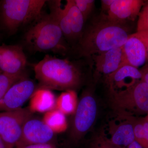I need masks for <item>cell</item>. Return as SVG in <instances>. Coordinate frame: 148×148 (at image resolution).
Listing matches in <instances>:
<instances>
[{
	"label": "cell",
	"instance_id": "cell-1",
	"mask_svg": "<svg viewBox=\"0 0 148 148\" xmlns=\"http://www.w3.org/2000/svg\"><path fill=\"white\" fill-rule=\"evenodd\" d=\"M35 77L41 87L60 90H74L81 83L80 71L66 59L45 56L34 66Z\"/></svg>",
	"mask_w": 148,
	"mask_h": 148
},
{
	"label": "cell",
	"instance_id": "cell-2",
	"mask_svg": "<svg viewBox=\"0 0 148 148\" xmlns=\"http://www.w3.org/2000/svg\"><path fill=\"white\" fill-rule=\"evenodd\" d=\"M129 35L123 25L111 22L104 16L83 33L79 40L80 54L89 56L121 47Z\"/></svg>",
	"mask_w": 148,
	"mask_h": 148
},
{
	"label": "cell",
	"instance_id": "cell-3",
	"mask_svg": "<svg viewBox=\"0 0 148 148\" xmlns=\"http://www.w3.org/2000/svg\"><path fill=\"white\" fill-rule=\"evenodd\" d=\"M24 40L33 51L65 54L69 47L62 31L50 14H42L33 22Z\"/></svg>",
	"mask_w": 148,
	"mask_h": 148
},
{
	"label": "cell",
	"instance_id": "cell-4",
	"mask_svg": "<svg viewBox=\"0 0 148 148\" xmlns=\"http://www.w3.org/2000/svg\"><path fill=\"white\" fill-rule=\"evenodd\" d=\"M45 0H3L0 2V22L10 34L21 26L34 22L41 14Z\"/></svg>",
	"mask_w": 148,
	"mask_h": 148
},
{
	"label": "cell",
	"instance_id": "cell-5",
	"mask_svg": "<svg viewBox=\"0 0 148 148\" xmlns=\"http://www.w3.org/2000/svg\"><path fill=\"white\" fill-rule=\"evenodd\" d=\"M111 104L122 117H134L148 113V85L142 80L131 86L112 92Z\"/></svg>",
	"mask_w": 148,
	"mask_h": 148
},
{
	"label": "cell",
	"instance_id": "cell-6",
	"mask_svg": "<svg viewBox=\"0 0 148 148\" xmlns=\"http://www.w3.org/2000/svg\"><path fill=\"white\" fill-rule=\"evenodd\" d=\"M29 107L0 112V137L6 148H14L21 138L24 124L33 117Z\"/></svg>",
	"mask_w": 148,
	"mask_h": 148
},
{
	"label": "cell",
	"instance_id": "cell-7",
	"mask_svg": "<svg viewBox=\"0 0 148 148\" xmlns=\"http://www.w3.org/2000/svg\"><path fill=\"white\" fill-rule=\"evenodd\" d=\"M96 101L89 92L83 94L74 114L71 135L74 140H79L92 127L97 114Z\"/></svg>",
	"mask_w": 148,
	"mask_h": 148
},
{
	"label": "cell",
	"instance_id": "cell-8",
	"mask_svg": "<svg viewBox=\"0 0 148 148\" xmlns=\"http://www.w3.org/2000/svg\"><path fill=\"white\" fill-rule=\"evenodd\" d=\"M34 82L25 76L12 85L0 101V112L21 108L36 90Z\"/></svg>",
	"mask_w": 148,
	"mask_h": 148
},
{
	"label": "cell",
	"instance_id": "cell-9",
	"mask_svg": "<svg viewBox=\"0 0 148 148\" xmlns=\"http://www.w3.org/2000/svg\"><path fill=\"white\" fill-rule=\"evenodd\" d=\"M27 59L22 47L19 45H0V70L12 76L24 74Z\"/></svg>",
	"mask_w": 148,
	"mask_h": 148
},
{
	"label": "cell",
	"instance_id": "cell-10",
	"mask_svg": "<svg viewBox=\"0 0 148 148\" xmlns=\"http://www.w3.org/2000/svg\"><path fill=\"white\" fill-rule=\"evenodd\" d=\"M54 134L42 120L32 117L24 124L21 138L15 148L49 144Z\"/></svg>",
	"mask_w": 148,
	"mask_h": 148
},
{
	"label": "cell",
	"instance_id": "cell-11",
	"mask_svg": "<svg viewBox=\"0 0 148 148\" xmlns=\"http://www.w3.org/2000/svg\"><path fill=\"white\" fill-rule=\"evenodd\" d=\"M145 1L115 0L105 15L108 20L123 25L125 21H134L138 17Z\"/></svg>",
	"mask_w": 148,
	"mask_h": 148
},
{
	"label": "cell",
	"instance_id": "cell-12",
	"mask_svg": "<svg viewBox=\"0 0 148 148\" xmlns=\"http://www.w3.org/2000/svg\"><path fill=\"white\" fill-rule=\"evenodd\" d=\"M122 66L130 65L138 69L148 61L147 49L142 41L133 35H129L122 46Z\"/></svg>",
	"mask_w": 148,
	"mask_h": 148
},
{
	"label": "cell",
	"instance_id": "cell-13",
	"mask_svg": "<svg viewBox=\"0 0 148 148\" xmlns=\"http://www.w3.org/2000/svg\"><path fill=\"white\" fill-rule=\"evenodd\" d=\"M141 79L142 74L140 69L125 65L107 76V82L112 92L125 89Z\"/></svg>",
	"mask_w": 148,
	"mask_h": 148
},
{
	"label": "cell",
	"instance_id": "cell-14",
	"mask_svg": "<svg viewBox=\"0 0 148 148\" xmlns=\"http://www.w3.org/2000/svg\"><path fill=\"white\" fill-rule=\"evenodd\" d=\"M92 56L96 71L107 76L116 71L122 66V47L112 49Z\"/></svg>",
	"mask_w": 148,
	"mask_h": 148
},
{
	"label": "cell",
	"instance_id": "cell-15",
	"mask_svg": "<svg viewBox=\"0 0 148 148\" xmlns=\"http://www.w3.org/2000/svg\"><path fill=\"white\" fill-rule=\"evenodd\" d=\"M126 121L119 124L111 123L109 140L113 144L125 148L135 141L134 125L135 118L125 117Z\"/></svg>",
	"mask_w": 148,
	"mask_h": 148
},
{
	"label": "cell",
	"instance_id": "cell-16",
	"mask_svg": "<svg viewBox=\"0 0 148 148\" xmlns=\"http://www.w3.org/2000/svg\"><path fill=\"white\" fill-rule=\"evenodd\" d=\"M56 101L51 90L41 87L35 90L30 98L29 108L33 113H45L56 108Z\"/></svg>",
	"mask_w": 148,
	"mask_h": 148
},
{
	"label": "cell",
	"instance_id": "cell-17",
	"mask_svg": "<svg viewBox=\"0 0 148 148\" xmlns=\"http://www.w3.org/2000/svg\"><path fill=\"white\" fill-rule=\"evenodd\" d=\"M49 7V14L53 17L60 27L65 38L73 40L71 24L66 11L61 7L60 0L47 1Z\"/></svg>",
	"mask_w": 148,
	"mask_h": 148
},
{
	"label": "cell",
	"instance_id": "cell-18",
	"mask_svg": "<svg viewBox=\"0 0 148 148\" xmlns=\"http://www.w3.org/2000/svg\"><path fill=\"white\" fill-rule=\"evenodd\" d=\"M64 9L66 11L73 33V40L80 38L83 32L85 20L74 0H67Z\"/></svg>",
	"mask_w": 148,
	"mask_h": 148
},
{
	"label": "cell",
	"instance_id": "cell-19",
	"mask_svg": "<svg viewBox=\"0 0 148 148\" xmlns=\"http://www.w3.org/2000/svg\"><path fill=\"white\" fill-rule=\"evenodd\" d=\"M78 103L77 95L75 90H65L56 98V109L66 116L74 114Z\"/></svg>",
	"mask_w": 148,
	"mask_h": 148
},
{
	"label": "cell",
	"instance_id": "cell-20",
	"mask_svg": "<svg viewBox=\"0 0 148 148\" xmlns=\"http://www.w3.org/2000/svg\"><path fill=\"white\" fill-rule=\"evenodd\" d=\"M42 120L54 133H62L68 128L66 116L56 108L45 113Z\"/></svg>",
	"mask_w": 148,
	"mask_h": 148
},
{
	"label": "cell",
	"instance_id": "cell-21",
	"mask_svg": "<svg viewBox=\"0 0 148 148\" xmlns=\"http://www.w3.org/2000/svg\"><path fill=\"white\" fill-rule=\"evenodd\" d=\"M25 76V74L16 76L0 74V101L12 85Z\"/></svg>",
	"mask_w": 148,
	"mask_h": 148
},
{
	"label": "cell",
	"instance_id": "cell-22",
	"mask_svg": "<svg viewBox=\"0 0 148 148\" xmlns=\"http://www.w3.org/2000/svg\"><path fill=\"white\" fill-rule=\"evenodd\" d=\"M135 141L143 148H148V143L142 122V118L135 119L134 125Z\"/></svg>",
	"mask_w": 148,
	"mask_h": 148
},
{
	"label": "cell",
	"instance_id": "cell-23",
	"mask_svg": "<svg viewBox=\"0 0 148 148\" xmlns=\"http://www.w3.org/2000/svg\"><path fill=\"white\" fill-rule=\"evenodd\" d=\"M75 4L82 14L85 21L91 14L95 6L94 0H74Z\"/></svg>",
	"mask_w": 148,
	"mask_h": 148
},
{
	"label": "cell",
	"instance_id": "cell-24",
	"mask_svg": "<svg viewBox=\"0 0 148 148\" xmlns=\"http://www.w3.org/2000/svg\"><path fill=\"white\" fill-rule=\"evenodd\" d=\"M138 18L137 32L148 30V1H145Z\"/></svg>",
	"mask_w": 148,
	"mask_h": 148
},
{
	"label": "cell",
	"instance_id": "cell-25",
	"mask_svg": "<svg viewBox=\"0 0 148 148\" xmlns=\"http://www.w3.org/2000/svg\"><path fill=\"white\" fill-rule=\"evenodd\" d=\"M92 148H123L112 144L108 138L104 135L99 136L95 139Z\"/></svg>",
	"mask_w": 148,
	"mask_h": 148
},
{
	"label": "cell",
	"instance_id": "cell-26",
	"mask_svg": "<svg viewBox=\"0 0 148 148\" xmlns=\"http://www.w3.org/2000/svg\"><path fill=\"white\" fill-rule=\"evenodd\" d=\"M132 34L142 41L145 47L148 55V30L136 32Z\"/></svg>",
	"mask_w": 148,
	"mask_h": 148
},
{
	"label": "cell",
	"instance_id": "cell-27",
	"mask_svg": "<svg viewBox=\"0 0 148 148\" xmlns=\"http://www.w3.org/2000/svg\"><path fill=\"white\" fill-rule=\"evenodd\" d=\"M140 70L142 74L141 80L148 85V62L143 66Z\"/></svg>",
	"mask_w": 148,
	"mask_h": 148
},
{
	"label": "cell",
	"instance_id": "cell-28",
	"mask_svg": "<svg viewBox=\"0 0 148 148\" xmlns=\"http://www.w3.org/2000/svg\"><path fill=\"white\" fill-rule=\"evenodd\" d=\"M115 0H102L101 1V8L104 11H107L110 9L111 5Z\"/></svg>",
	"mask_w": 148,
	"mask_h": 148
},
{
	"label": "cell",
	"instance_id": "cell-29",
	"mask_svg": "<svg viewBox=\"0 0 148 148\" xmlns=\"http://www.w3.org/2000/svg\"><path fill=\"white\" fill-rule=\"evenodd\" d=\"M14 148H55L52 144H47L44 145H32L20 147H15Z\"/></svg>",
	"mask_w": 148,
	"mask_h": 148
},
{
	"label": "cell",
	"instance_id": "cell-30",
	"mask_svg": "<svg viewBox=\"0 0 148 148\" xmlns=\"http://www.w3.org/2000/svg\"><path fill=\"white\" fill-rule=\"evenodd\" d=\"M142 122L146 138L148 143V122L144 118H142Z\"/></svg>",
	"mask_w": 148,
	"mask_h": 148
},
{
	"label": "cell",
	"instance_id": "cell-31",
	"mask_svg": "<svg viewBox=\"0 0 148 148\" xmlns=\"http://www.w3.org/2000/svg\"><path fill=\"white\" fill-rule=\"evenodd\" d=\"M125 148H143V147L136 141H134Z\"/></svg>",
	"mask_w": 148,
	"mask_h": 148
},
{
	"label": "cell",
	"instance_id": "cell-32",
	"mask_svg": "<svg viewBox=\"0 0 148 148\" xmlns=\"http://www.w3.org/2000/svg\"><path fill=\"white\" fill-rule=\"evenodd\" d=\"M0 148H6L5 144L0 137Z\"/></svg>",
	"mask_w": 148,
	"mask_h": 148
},
{
	"label": "cell",
	"instance_id": "cell-33",
	"mask_svg": "<svg viewBox=\"0 0 148 148\" xmlns=\"http://www.w3.org/2000/svg\"><path fill=\"white\" fill-rule=\"evenodd\" d=\"M144 118H145V119L148 122V113L147 114L146 116Z\"/></svg>",
	"mask_w": 148,
	"mask_h": 148
},
{
	"label": "cell",
	"instance_id": "cell-34",
	"mask_svg": "<svg viewBox=\"0 0 148 148\" xmlns=\"http://www.w3.org/2000/svg\"><path fill=\"white\" fill-rule=\"evenodd\" d=\"M2 73V72L1 71V70H0V74Z\"/></svg>",
	"mask_w": 148,
	"mask_h": 148
}]
</instances>
